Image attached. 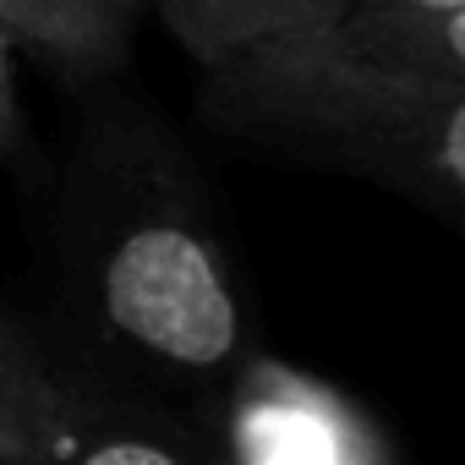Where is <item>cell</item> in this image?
Masks as SVG:
<instances>
[{"instance_id":"obj_6","label":"cell","mask_w":465,"mask_h":465,"mask_svg":"<svg viewBox=\"0 0 465 465\" xmlns=\"http://www.w3.org/2000/svg\"><path fill=\"white\" fill-rule=\"evenodd\" d=\"M148 12L197 55V66H224L247 50L334 28V0H148Z\"/></svg>"},{"instance_id":"obj_7","label":"cell","mask_w":465,"mask_h":465,"mask_svg":"<svg viewBox=\"0 0 465 465\" xmlns=\"http://www.w3.org/2000/svg\"><path fill=\"white\" fill-rule=\"evenodd\" d=\"M329 34L345 50L367 55V61L465 77V12H443V17H345Z\"/></svg>"},{"instance_id":"obj_10","label":"cell","mask_w":465,"mask_h":465,"mask_svg":"<svg viewBox=\"0 0 465 465\" xmlns=\"http://www.w3.org/2000/svg\"><path fill=\"white\" fill-rule=\"evenodd\" d=\"M340 17H443V12H465V0H334Z\"/></svg>"},{"instance_id":"obj_4","label":"cell","mask_w":465,"mask_h":465,"mask_svg":"<svg viewBox=\"0 0 465 465\" xmlns=\"http://www.w3.org/2000/svg\"><path fill=\"white\" fill-rule=\"evenodd\" d=\"M213 454L236 465H389L394 438L351 394L258 345L203 411Z\"/></svg>"},{"instance_id":"obj_2","label":"cell","mask_w":465,"mask_h":465,"mask_svg":"<svg viewBox=\"0 0 465 465\" xmlns=\"http://www.w3.org/2000/svg\"><path fill=\"white\" fill-rule=\"evenodd\" d=\"M83 219V302L104 345L132 378L164 389L197 416L252 351L242 285L203 203L170 164L137 153L88 197Z\"/></svg>"},{"instance_id":"obj_1","label":"cell","mask_w":465,"mask_h":465,"mask_svg":"<svg viewBox=\"0 0 465 465\" xmlns=\"http://www.w3.org/2000/svg\"><path fill=\"white\" fill-rule=\"evenodd\" d=\"M208 115L252 148L465 219V77L367 61L323 28L208 66Z\"/></svg>"},{"instance_id":"obj_9","label":"cell","mask_w":465,"mask_h":465,"mask_svg":"<svg viewBox=\"0 0 465 465\" xmlns=\"http://www.w3.org/2000/svg\"><path fill=\"white\" fill-rule=\"evenodd\" d=\"M17 39L0 23V159L28 153V121H23V77H17Z\"/></svg>"},{"instance_id":"obj_5","label":"cell","mask_w":465,"mask_h":465,"mask_svg":"<svg viewBox=\"0 0 465 465\" xmlns=\"http://www.w3.org/2000/svg\"><path fill=\"white\" fill-rule=\"evenodd\" d=\"M143 12L148 0H0V23L12 39L72 77L121 66Z\"/></svg>"},{"instance_id":"obj_8","label":"cell","mask_w":465,"mask_h":465,"mask_svg":"<svg viewBox=\"0 0 465 465\" xmlns=\"http://www.w3.org/2000/svg\"><path fill=\"white\" fill-rule=\"evenodd\" d=\"M45 351L0 312V465H17V438L45 378Z\"/></svg>"},{"instance_id":"obj_3","label":"cell","mask_w":465,"mask_h":465,"mask_svg":"<svg viewBox=\"0 0 465 465\" xmlns=\"http://www.w3.org/2000/svg\"><path fill=\"white\" fill-rule=\"evenodd\" d=\"M219 460L208 421L143 378H99L45 361L17 465H192Z\"/></svg>"}]
</instances>
